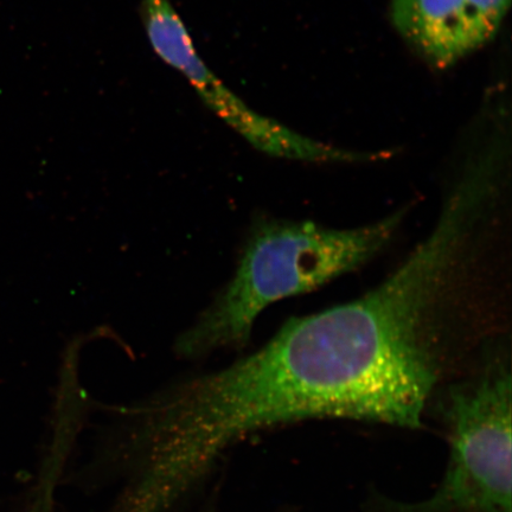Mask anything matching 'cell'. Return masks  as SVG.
Returning a JSON list of instances; mask_svg holds the SVG:
<instances>
[{"instance_id": "6da1fadb", "label": "cell", "mask_w": 512, "mask_h": 512, "mask_svg": "<svg viewBox=\"0 0 512 512\" xmlns=\"http://www.w3.org/2000/svg\"><path fill=\"white\" fill-rule=\"evenodd\" d=\"M502 189L494 170L473 162L390 277L349 303L288 320L259 350L287 415L421 427Z\"/></svg>"}, {"instance_id": "7a4b0ae2", "label": "cell", "mask_w": 512, "mask_h": 512, "mask_svg": "<svg viewBox=\"0 0 512 512\" xmlns=\"http://www.w3.org/2000/svg\"><path fill=\"white\" fill-rule=\"evenodd\" d=\"M407 214L403 208L349 229L310 221L262 222L249 235L233 279L177 339L176 354L197 360L216 350L246 347L268 306L367 264L394 239Z\"/></svg>"}, {"instance_id": "3957f363", "label": "cell", "mask_w": 512, "mask_h": 512, "mask_svg": "<svg viewBox=\"0 0 512 512\" xmlns=\"http://www.w3.org/2000/svg\"><path fill=\"white\" fill-rule=\"evenodd\" d=\"M511 370L491 363L454 384L444 402L451 458L434 494L392 512H512Z\"/></svg>"}, {"instance_id": "277c9868", "label": "cell", "mask_w": 512, "mask_h": 512, "mask_svg": "<svg viewBox=\"0 0 512 512\" xmlns=\"http://www.w3.org/2000/svg\"><path fill=\"white\" fill-rule=\"evenodd\" d=\"M143 19L153 49L181 72L211 111L252 144L273 157L331 163L335 147L288 130L254 112L211 72L197 54L187 28L170 0H142Z\"/></svg>"}, {"instance_id": "5b68a950", "label": "cell", "mask_w": 512, "mask_h": 512, "mask_svg": "<svg viewBox=\"0 0 512 512\" xmlns=\"http://www.w3.org/2000/svg\"><path fill=\"white\" fill-rule=\"evenodd\" d=\"M395 28L437 68L469 54L465 38V0H392Z\"/></svg>"}, {"instance_id": "8992f818", "label": "cell", "mask_w": 512, "mask_h": 512, "mask_svg": "<svg viewBox=\"0 0 512 512\" xmlns=\"http://www.w3.org/2000/svg\"><path fill=\"white\" fill-rule=\"evenodd\" d=\"M509 5L510 0H465V38L469 54L495 37Z\"/></svg>"}]
</instances>
